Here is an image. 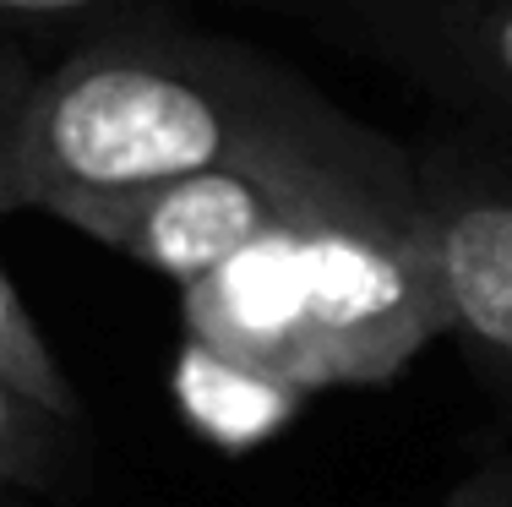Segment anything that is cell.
Wrapping results in <instances>:
<instances>
[{
    "instance_id": "30bf717a",
    "label": "cell",
    "mask_w": 512,
    "mask_h": 507,
    "mask_svg": "<svg viewBox=\"0 0 512 507\" xmlns=\"http://www.w3.org/2000/svg\"><path fill=\"white\" fill-rule=\"evenodd\" d=\"M442 507H512V458L474 469L458 491H447Z\"/></svg>"
},
{
    "instance_id": "5b68a950",
    "label": "cell",
    "mask_w": 512,
    "mask_h": 507,
    "mask_svg": "<svg viewBox=\"0 0 512 507\" xmlns=\"http://www.w3.org/2000/svg\"><path fill=\"white\" fill-rule=\"evenodd\" d=\"M398 71L480 120L512 131V0H306Z\"/></svg>"
},
{
    "instance_id": "ba28073f",
    "label": "cell",
    "mask_w": 512,
    "mask_h": 507,
    "mask_svg": "<svg viewBox=\"0 0 512 507\" xmlns=\"http://www.w3.org/2000/svg\"><path fill=\"white\" fill-rule=\"evenodd\" d=\"M66 431L71 426L60 415H50L44 404H33L28 393H17L0 377V486H55L60 469L71 464Z\"/></svg>"
},
{
    "instance_id": "277c9868",
    "label": "cell",
    "mask_w": 512,
    "mask_h": 507,
    "mask_svg": "<svg viewBox=\"0 0 512 507\" xmlns=\"http://www.w3.org/2000/svg\"><path fill=\"white\" fill-rule=\"evenodd\" d=\"M311 219V213H306ZM186 328L218 371L278 393H306V284L300 219L256 235L207 273L180 284Z\"/></svg>"
},
{
    "instance_id": "3957f363",
    "label": "cell",
    "mask_w": 512,
    "mask_h": 507,
    "mask_svg": "<svg viewBox=\"0 0 512 507\" xmlns=\"http://www.w3.org/2000/svg\"><path fill=\"white\" fill-rule=\"evenodd\" d=\"M409 159L447 300V338L512 431V137L480 126L447 131Z\"/></svg>"
},
{
    "instance_id": "9c48e42d",
    "label": "cell",
    "mask_w": 512,
    "mask_h": 507,
    "mask_svg": "<svg viewBox=\"0 0 512 507\" xmlns=\"http://www.w3.org/2000/svg\"><path fill=\"white\" fill-rule=\"evenodd\" d=\"M39 50L17 39H0V208H22V180H17V142H22V115H28V99L44 77Z\"/></svg>"
},
{
    "instance_id": "7a4b0ae2",
    "label": "cell",
    "mask_w": 512,
    "mask_h": 507,
    "mask_svg": "<svg viewBox=\"0 0 512 507\" xmlns=\"http://www.w3.org/2000/svg\"><path fill=\"white\" fill-rule=\"evenodd\" d=\"M300 284L306 393L393 382L431 338L447 333L420 197L300 219Z\"/></svg>"
},
{
    "instance_id": "6da1fadb",
    "label": "cell",
    "mask_w": 512,
    "mask_h": 507,
    "mask_svg": "<svg viewBox=\"0 0 512 507\" xmlns=\"http://www.w3.org/2000/svg\"><path fill=\"white\" fill-rule=\"evenodd\" d=\"M344 115L311 82L235 39L186 33L169 17L104 28L44 66L22 115V208L55 219L77 202L251 159L327 131Z\"/></svg>"
},
{
    "instance_id": "8992f818",
    "label": "cell",
    "mask_w": 512,
    "mask_h": 507,
    "mask_svg": "<svg viewBox=\"0 0 512 507\" xmlns=\"http://www.w3.org/2000/svg\"><path fill=\"white\" fill-rule=\"evenodd\" d=\"M0 213H6V208H0ZM0 377H6L17 393H28L33 404H44L50 415H60L66 426H77V420H82V393L71 388L66 366H60L55 349L44 344L39 322L28 317L17 284L6 279V268H0Z\"/></svg>"
},
{
    "instance_id": "52a82bcc",
    "label": "cell",
    "mask_w": 512,
    "mask_h": 507,
    "mask_svg": "<svg viewBox=\"0 0 512 507\" xmlns=\"http://www.w3.org/2000/svg\"><path fill=\"white\" fill-rule=\"evenodd\" d=\"M175 0H0V39H17L28 50L44 44H82L104 28H126L142 17H164Z\"/></svg>"
},
{
    "instance_id": "8fae6325",
    "label": "cell",
    "mask_w": 512,
    "mask_h": 507,
    "mask_svg": "<svg viewBox=\"0 0 512 507\" xmlns=\"http://www.w3.org/2000/svg\"><path fill=\"white\" fill-rule=\"evenodd\" d=\"M0 507H6V502H0Z\"/></svg>"
}]
</instances>
